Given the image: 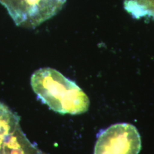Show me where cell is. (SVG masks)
Here are the masks:
<instances>
[{"label": "cell", "instance_id": "obj_2", "mask_svg": "<svg viewBox=\"0 0 154 154\" xmlns=\"http://www.w3.org/2000/svg\"><path fill=\"white\" fill-rule=\"evenodd\" d=\"M66 0H0L17 26L33 29L55 16Z\"/></svg>", "mask_w": 154, "mask_h": 154}, {"label": "cell", "instance_id": "obj_4", "mask_svg": "<svg viewBox=\"0 0 154 154\" xmlns=\"http://www.w3.org/2000/svg\"><path fill=\"white\" fill-rule=\"evenodd\" d=\"M0 154H44L28 139L20 116L0 102Z\"/></svg>", "mask_w": 154, "mask_h": 154}, {"label": "cell", "instance_id": "obj_5", "mask_svg": "<svg viewBox=\"0 0 154 154\" xmlns=\"http://www.w3.org/2000/svg\"><path fill=\"white\" fill-rule=\"evenodd\" d=\"M124 7L135 18L154 20V0H125Z\"/></svg>", "mask_w": 154, "mask_h": 154}, {"label": "cell", "instance_id": "obj_1", "mask_svg": "<svg viewBox=\"0 0 154 154\" xmlns=\"http://www.w3.org/2000/svg\"><path fill=\"white\" fill-rule=\"evenodd\" d=\"M33 91L49 109L61 114L79 115L88 111V95L77 83L50 67L34 72L30 79Z\"/></svg>", "mask_w": 154, "mask_h": 154}, {"label": "cell", "instance_id": "obj_3", "mask_svg": "<svg viewBox=\"0 0 154 154\" xmlns=\"http://www.w3.org/2000/svg\"><path fill=\"white\" fill-rule=\"evenodd\" d=\"M141 148L137 128L129 123H117L99 134L94 154H139Z\"/></svg>", "mask_w": 154, "mask_h": 154}]
</instances>
